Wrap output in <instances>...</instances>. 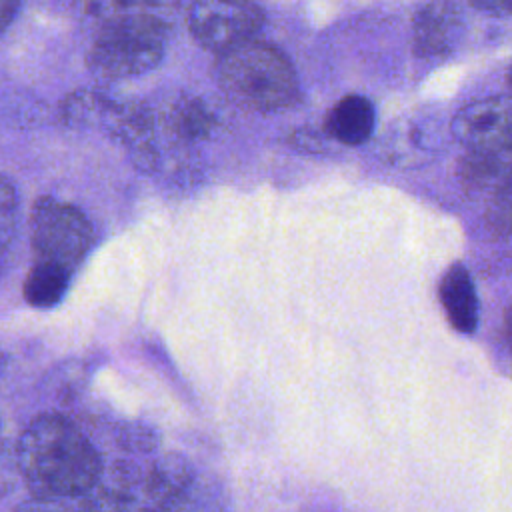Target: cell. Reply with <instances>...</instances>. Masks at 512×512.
I'll use <instances>...</instances> for the list:
<instances>
[{
    "label": "cell",
    "instance_id": "6da1fadb",
    "mask_svg": "<svg viewBox=\"0 0 512 512\" xmlns=\"http://www.w3.org/2000/svg\"><path fill=\"white\" fill-rule=\"evenodd\" d=\"M16 466L38 498H84L102 480V460L84 432L62 414H40L20 434Z\"/></svg>",
    "mask_w": 512,
    "mask_h": 512
},
{
    "label": "cell",
    "instance_id": "7a4b0ae2",
    "mask_svg": "<svg viewBox=\"0 0 512 512\" xmlns=\"http://www.w3.org/2000/svg\"><path fill=\"white\" fill-rule=\"evenodd\" d=\"M82 502L86 512H218L214 496L180 454L146 466H118Z\"/></svg>",
    "mask_w": 512,
    "mask_h": 512
},
{
    "label": "cell",
    "instance_id": "3957f363",
    "mask_svg": "<svg viewBox=\"0 0 512 512\" xmlns=\"http://www.w3.org/2000/svg\"><path fill=\"white\" fill-rule=\"evenodd\" d=\"M216 78L226 98L250 112L282 110L298 92L296 74L286 56L256 38L220 54Z\"/></svg>",
    "mask_w": 512,
    "mask_h": 512
},
{
    "label": "cell",
    "instance_id": "277c9868",
    "mask_svg": "<svg viewBox=\"0 0 512 512\" xmlns=\"http://www.w3.org/2000/svg\"><path fill=\"white\" fill-rule=\"evenodd\" d=\"M164 54V28L148 14H120L100 28L88 68L102 78H128L152 70Z\"/></svg>",
    "mask_w": 512,
    "mask_h": 512
},
{
    "label": "cell",
    "instance_id": "5b68a950",
    "mask_svg": "<svg viewBox=\"0 0 512 512\" xmlns=\"http://www.w3.org/2000/svg\"><path fill=\"white\" fill-rule=\"evenodd\" d=\"M34 260L62 266L70 272L78 268L92 246V226L86 216L60 200L40 198L32 218Z\"/></svg>",
    "mask_w": 512,
    "mask_h": 512
},
{
    "label": "cell",
    "instance_id": "8992f818",
    "mask_svg": "<svg viewBox=\"0 0 512 512\" xmlns=\"http://www.w3.org/2000/svg\"><path fill=\"white\" fill-rule=\"evenodd\" d=\"M262 22L264 12L254 0H192L188 10L194 40L218 54L256 38Z\"/></svg>",
    "mask_w": 512,
    "mask_h": 512
},
{
    "label": "cell",
    "instance_id": "52a82bcc",
    "mask_svg": "<svg viewBox=\"0 0 512 512\" xmlns=\"http://www.w3.org/2000/svg\"><path fill=\"white\" fill-rule=\"evenodd\" d=\"M450 130L468 152L512 148V98L488 96L466 104L452 118Z\"/></svg>",
    "mask_w": 512,
    "mask_h": 512
},
{
    "label": "cell",
    "instance_id": "ba28073f",
    "mask_svg": "<svg viewBox=\"0 0 512 512\" xmlns=\"http://www.w3.org/2000/svg\"><path fill=\"white\" fill-rule=\"evenodd\" d=\"M462 26V12L454 0H428L414 16V52L422 58L450 54L460 40Z\"/></svg>",
    "mask_w": 512,
    "mask_h": 512
},
{
    "label": "cell",
    "instance_id": "9c48e42d",
    "mask_svg": "<svg viewBox=\"0 0 512 512\" xmlns=\"http://www.w3.org/2000/svg\"><path fill=\"white\" fill-rule=\"evenodd\" d=\"M438 298L450 326L460 334H474L478 328V296L470 272L462 264H452L440 284Z\"/></svg>",
    "mask_w": 512,
    "mask_h": 512
},
{
    "label": "cell",
    "instance_id": "30bf717a",
    "mask_svg": "<svg viewBox=\"0 0 512 512\" xmlns=\"http://www.w3.org/2000/svg\"><path fill=\"white\" fill-rule=\"evenodd\" d=\"M326 132L346 146L364 144L374 130V106L360 94L340 98L326 116Z\"/></svg>",
    "mask_w": 512,
    "mask_h": 512
},
{
    "label": "cell",
    "instance_id": "8fae6325",
    "mask_svg": "<svg viewBox=\"0 0 512 512\" xmlns=\"http://www.w3.org/2000/svg\"><path fill=\"white\" fill-rule=\"evenodd\" d=\"M72 274L74 272L62 266L34 260L22 286L26 302L36 308H50L58 304L68 290Z\"/></svg>",
    "mask_w": 512,
    "mask_h": 512
},
{
    "label": "cell",
    "instance_id": "7c38bea8",
    "mask_svg": "<svg viewBox=\"0 0 512 512\" xmlns=\"http://www.w3.org/2000/svg\"><path fill=\"white\" fill-rule=\"evenodd\" d=\"M212 122L214 120H212L210 112L202 106V102H198L194 98L176 102L168 116L170 130L178 138H184V140H196V138L208 136Z\"/></svg>",
    "mask_w": 512,
    "mask_h": 512
},
{
    "label": "cell",
    "instance_id": "4fadbf2b",
    "mask_svg": "<svg viewBox=\"0 0 512 512\" xmlns=\"http://www.w3.org/2000/svg\"><path fill=\"white\" fill-rule=\"evenodd\" d=\"M488 220L496 230L512 232V168L490 196Z\"/></svg>",
    "mask_w": 512,
    "mask_h": 512
},
{
    "label": "cell",
    "instance_id": "5bb4252c",
    "mask_svg": "<svg viewBox=\"0 0 512 512\" xmlns=\"http://www.w3.org/2000/svg\"><path fill=\"white\" fill-rule=\"evenodd\" d=\"M16 512H86L82 498H38L22 502Z\"/></svg>",
    "mask_w": 512,
    "mask_h": 512
},
{
    "label": "cell",
    "instance_id": "9a60e30c",
    "mask_svg": "<svg viewBox=\"0 0 512 512\" xmlns=\"http://www.w3.org/2000/svg\"><path fill=\"white\" fill-rule=\"evenodd\" d=\"M12 206H14V190L10 182L4 178L2 184V246L8 244V234H10V218H12Z\"/></svg>",
    "mask_w": 512,
    "mask_h": 512
},
{
    "label": "cell",
    "instance_id": "2e32d148",
    "mask_svg": "<svg viewBox=\"0 0 512 512\" xmlns=\"http://www.w3.org/2000/svg\"><path fill=\"white\" fill-rule=\"evenodd\" d=\"M476 10L490 16H512V0H468Z\"/></svg>",
    "mask_w": 512,
    "mask_h": 512
},
{
    "label": "cell",
    "instance_id": "e0dca14e",
    "mask_svg": "<svg viewBox=\"0 0 512 512\" xmlns=\"http://www.w3.org/2000/svg\"><path fill=\"white\" fill-rule=\"evenodd\" d=\"M80 4L92 16H100L106 20L114 18V10H118L116 0H80Z\"/></svg>",
    "mask_w": 512,
    "mask_h": 512
},
{
    "label": "cell",
    "instance_id": "ac0fdd59",
    "mask_svg": "<svg viewBox=\"0 0 512 512\" xmlns=\"http://www.w3.org/2000/svg\"><path fill=\"white\" fill-rule=\"evenodd\" d=\"M0 6H2V10H0V22H2V28L6 30V28L10 26L12 18H14L16 12H18L20 0H0Z\"/></svg>",
    "mask_w": 512,
    "mask_h": 512
},
{
    "label": "cell",
    "instance_id": "d6986e66",
    "mask_svg": "<svg viewBox=\"0 0 512 512\" xmlns=\"http://www.w3.org/2000/svg\"><path fill=\"white\" fill-rule=\"evenodd\" d=\"M504 334H506L508 348L512 350V306L506 310V316H504Z\"/></svg>",
    "mask_w": 512,
    "mask_h": 512
},
{
    "label": "cell",
    "instance_id": "ffe728a7",
    "mask_svg": "<svg viewBox=\"0 0 512 512\" xmlns=\"http://www.w3.org/2000/svg\"><path fill=\"white\" fill-rule=\"evenodd\" d=\"M148 0H116L118 8H130V6H142L146 4Z\"/></svg>",
    "mask_w": 512,
    "mask_h": 512
},
{
    "label": "cell",
    "instance_id": "44dd1931",
    "mask_svg": "<svg viewBox=\"0 0 512 512\" xmlns=\"http://www.w3.org/2000/svg\"><path fill=\"white\" fill-rule=\"evenodd\" d=\"M508 80H510V86H512V68H510V74H508Z\"/></svg>",
    "mask_w": 512,
    "mask_h": 512
}]
</instances>
